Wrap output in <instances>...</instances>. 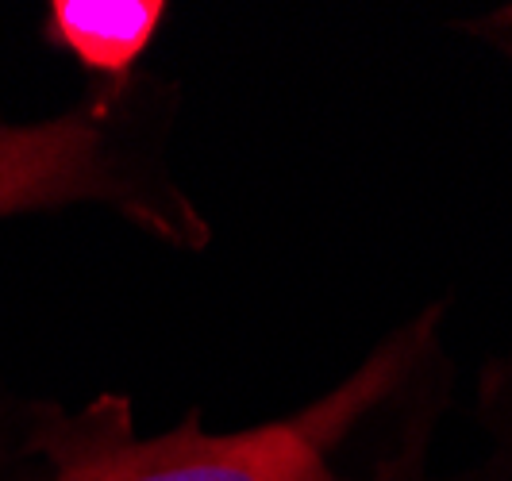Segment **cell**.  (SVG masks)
Returning <instances> with one entry per match:
<instances>
[{
  "instance_id": "5",
  "label": "cell",
  "mask_w": 512,
  "mask_h": 481,
  "mask_svg": "<svg viewBox=\"0 0 512 481\" xmlns=\"http://www.w3.org/2000/svg\"><path fill=\"white\" fill-rule=\"evenodd\" d=\"M58 401L0 381V481H43L39 435Z\"/></svg>"
},
{
  "instance_id": "6",
  "label": "cell",
  "mask_w": 512,
  "mask_h": 481,
  "mask_svg": "<svg viewBox=\"0 0 512 481\" xmlns=\"http://www.w3.org/2000/svg\"><path fill=\"white\" fill-rule=\"evenodd\" d=\"M455 31L466 35L470 43H478V47L512 62V0L486 8V12H474V16H462V20H455Z\"/></svg>"
},
{
  "instance_id": "1",
  "label": "cell",
  "mask_w": 512,
  "mask_h": 481,
  "mask_svg": "<svg viewBox=\"0 0 512 481\" xmlns=\"http://www.w3.org/2000/svg\"><path fill=\"white\" fill-rule=\"evenodd\" d=\"M455 297L439 293L308 405L243 431L189 408L139 435L128 393L54 405L39 435L43 481H436L432 455L455 397Z\"/></svg>"
},
{
  "instance_id": "2",
  "label": "cell",
  "mask_w": 512,
  "mask_h": 481,
  "mask_svg": "<svg viewBox=\"0 0 512 481\" xmlns=\"http://www.w3.org/2000/svg\"><path fill=\"white\" fill-rule=\"evenodd\" d=\"M185 104L178 77L143 70L124 89H85L43 120L0 116V224L101 208L181 254L212 247V220L174 174Z\"/></svg>"
},
{
  "instance_id": "4",
  "label": "cell",
  "mask_w": 512,
  "mask_h": 481,
  "mask_svg": "<svg viewBox=\"0 0 512 481\" xmlns=\"http://www.w3.org/2000/svg\"><path fill=\"white\" fill-rule=\"evenodd\" d=\"M470 416L482 435V451L436 481H512V355H489L474 374Z\"/></svg>"
},
{
  "instance_id": "3",
  "label": "cell",
  "mask_w": 512,
  "mask_h": 481,
  "mask_svg": "<svg viewBox=\"0 0 512 481\" xmlns=\"http://www.w3.org/2000/svg\"><path fill=\"white\" fill-rule=\"evenodd\" d=\"M170 20L162 0H51L39 35L85 74V89H124Z\"/></svg>"
}]
</instances>
